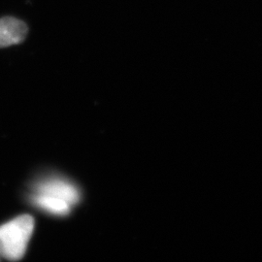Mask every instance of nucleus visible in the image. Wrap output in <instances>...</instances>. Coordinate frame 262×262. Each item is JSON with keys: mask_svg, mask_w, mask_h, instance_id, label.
<instances>
[{"mask_svg": "<svg viewBox=\"0 0 262 262\" xmlns=\"http://www.w3.org/2000/svg\"><path fill=\"white\" fill-rule=\"evenodd\" d=\"M34 229V219L20 215L0 225V254L10 261L24 257Z\"/></svg>", "mask_w": 262, "mask_h": 262, "instance_id": "obj_1", "label": "nucleus"}, {"mask_svg": "<svg viewBox=\"0 0 262 262\" xmlns=\"http://www.w3.org/2000/svg\"><path fill=\"white\" fill-rule=\"evenodd\" d=\"M35 192L63 199L72 206L76 205L81 199L79 188L63 179H46L38 183Z\"/></svg>", "mask_w": 262, "mask_h": 262, "instance_id": "obj_2", "label": "nucleus"}, {"mask_svg": "<svg viewBox=\"0 0 262 262\" xmlns=\"http://www.w3.org/2000/svg\"><path fill=\"white\" fill-rule=\"evenodd\" d=\"M26 23L13 17L0 19V48L10 47L21 43L28 35Z\"/></svg>", "mask_w": 262, "mask_h": 262, "instance_id": "obj_3", "label": "nucleus"}, {"mask_svg": "<svg viewBox=\"0 0 262 262\" xmlns=\"http://www.w3.org/2000/svg\"><path fill=\"white\" fill-rule=\"evenodd\" d=\"M31 202L49 214L59 216L68 215L72 208V205L63 199L40 193L33 194L31 196Z\"/></svg>", "mask_w": 262, "mask_h": 262, "instance_id": "obj_4", "label": "nucleus"}]
</instances>
